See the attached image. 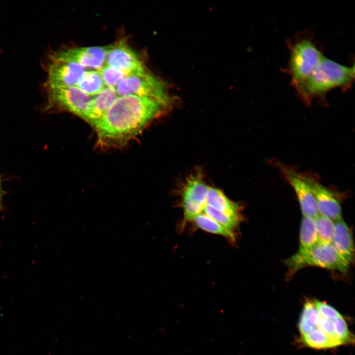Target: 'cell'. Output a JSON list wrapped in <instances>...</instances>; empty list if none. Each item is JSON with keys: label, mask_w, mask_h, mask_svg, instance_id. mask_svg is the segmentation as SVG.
<instances>
[{"label": "cell", "mask_w": 355, "mask_h": 355, "mask_svg": "<svg viewBox=\"0 0 355 355\" xmlns=\"http://www.w3.org/2000/svg\"><path fill=\"white\" fill-rule=\"evenodd\" d=\"M169 106L146 97H119L93 127L98 145L103 148L125 146L161 116Z\"/></svg>", "instance_id": "obj_1"}, {"label": "cell", "mask_w": 355, "mask_h": 355, "mask_svg": "<svg viewBox=\"0 0 355 355\" xmlns=\"http://www.w3.org/2000/svg\"><path fill=\"white\" fill-rule=\"evenodd\" d=\"M354 78V65L345 66L324 56L309 76L292 85L304 101L310 104L333 89L351 86Z\"/></svg>", "instance_id": "obj_2"}, {"label": "cell", "mask_w": 355, "mask_h": 355, "mask_svg": "<svg viewBox=\"0 0 355 355\" xmlns=\"http://www.w3.org/2000/svg\"><path fill=\"white\" fill-rule=\"evenodd\" d=\"M290 277L300 269L307 266H316L346 273L349 267L332 244L318 242L311 247L299 248L285 261Z\"/></svg>", "instance_id": "obj_3"}, {"label": "cell", "mask_w": 355, "mask_h": 355, "mask_svg": "<svg viewBox=\"0 0 355 355\" xmlns=\"http://www.w3.org/2000/svg\"><path fill=\"white\" fill-rule=\"evenodd\" d=\"M114 89L119 97L135 95L153 98L169 105L172 103L166 84L148 71L125 77Z\"/></svg>", "instance_id": "obj_4"}, {"label": "cell", "mask_w": 355, "mask_h": 355, "mask_svg": "<svg viewBox=\"0 0 355 355\" xmlns=\"http://www.w3.org/2000/svg\"><path fill=\"white\" fill-rule=\"evenodd\" d=\"M324 57L311 40L308 38L299 39L292 44L288 64L292 84L309 76Z\"/></svg>", "instance_id": "obj_5"}, {"label": "cell", "mask_w": 355, "mask_h": 355, "mask_svg": "<svg viewBox=\"0 0 355 355\" xmlns=\"http://www.w3.org/2000/svg\"><path fill=\"white\" fill-rule=\"evenodd\" d=\"M48 91L46 109L68 111L84 120L92 96L85 94L76 86L56 88Z\"/></svg>", "instance_id": "obj_6"}, {"label": "cell", "mask_w": 355, "mask_h": 355, "mask_svg": "<svg viewBox=\"0 0 355 355\" xmlns=\"http://www.w3.org/2000/svg\"><path fill=\"white\" fill-rule=\"evenodd\" d=\"M209 185L199 174L190 176L181 191V205L183 222H192L205 206Z\"/></svg>", "instance_id": "obj_7"}, {"label": "cell", "mask_w": 355, "mask_h": 355, "mask_svg": "<svg viewBox=\"0 0 355 355\" xmlns=\"http://www.w3.org/2000/svg\"><path fill=\"white\" fill-rule=\"evenodd\" d=\"M47 90L76 86L86 69L80 65L55 57L51 55L47 65Z\"/></svg>", "instance_id": "obj_8"}, {"label": "cell", "mask_w": 355, "mask_h": 355, "mask_svg": "<svg viewBox=\"0 0 355 355\" xmlns=\"http://www.w3.org/2000/svg\"><path fill=\"white\" fill-rule=\"evenodd\" d=\"M105 65L128 75L143 74L148 71L139 55L123 40L109 45Z\"/></svg>", "instance_id": "obj_9"}, {"label": "cell", "mask_w": 355, "mask_h": 355, "mask_svg": "<svg viewBox=\"0 0 355 355\" xmlns=\"http://www.w3.org/2000/svg\"><path fill=\"white\" fill-rule=\"evenodd\" d=\"M277 166L293 188L303 216L315 218L320 213L315 196L303 175L283 164L278 163Z\"/></svg>", "instance_id": "obj_10"}, {"label": "cell", "mask_w": 355, "mask_h": 355, "mask_svg": "<svg viewBox=\"0 0 355 355\" xmlns=\"http://www.w3.org/2000/svg\"><path fill=\"white\" fill-rule=\"evenodd\" d=\"M108 47L109 45L73 47L56 51L51 55L78 64L85 69L99 71L105 65Z\"/></svg>", "instance_id": "obj_11"}, {"label": "cell", "mask_w": 355, "mask_h": 355, "mask_svg": "<svg viewBox=\"0 0 355 355\" xmlns=\"http://www.w3.org/2000/svg\"><path fill=\"white\" fill-rule=\"evenodd\" d=\"M303 175L315 196L319 213L334 222L342 219L339 194L323 185L315 178Z\"/></svg>", "instance_id": "obj_12"}, {"label": "cell", "mask_w": 355, "mask_h": 355, "mask_svg": "<svg viewBox=\"0 0 355 355\" xmlns=\"http://www.w3.org/2000/svg\"><path fill=\"white\" fill-rule=\"evenodd\" d=\"M118 97L114 88L106 87L92 98L84 120L93 127Z\"/></svg>", "instance_id": "obj_13"}, {"label": "cell", "mask_w": 355, "mask_h": 355, "mask_svg": "<svg viewBox=\"0 0 355 355\" xmlns=\"http://www.w3.org/2000/svg\"><path fill=\"white\" fill-rule=\"evenodd\" d=\"M206 203L215 210L242 221L240 205L231 200L221 190L209 185Z\"/></svg>", "instance_id": "obj_14"}, {"label": "cell", "mask_w": 355, "mask_h": 355, "mask_svg": "<svg viewBox=\"0 0 355 355\" xmlns=\"http://www.w3.org/2000/svg\"><path fill=\"white\" fill-rule=\"evenodd\" d=\"M335 222V231L332 244L349 264L354 259V245L351 230L342 219Z\"/></svg>", "instance_id": "obj_15"}, {"label": "cell", "mask_w": 355, "mask_h": 355, "mask_svg": "<svg viewBox=\"0 0 355 355\" xmlns=\"http://www.w3.org/2000/svg\"><path fill=\"white\" fill-rule=\"evenodd\" d=\"M76 87L90 96L99 94L106 87L99 71L97 70H87Z\"/></svg>", "instance_id": "obj_16"}, {"label": "cell", "mask_w": 355, "mask_h": 355, "mask_svg": "<svg viewBox=\"0 0 355 355\" xmlns=\"http://www.w3.org/2000/svg\"><path fill=\"white\" fill-rule=\"evenodd\" d=\"M320 314L313 301L308 300L304 305L298 324L301 335L307 334L317 328Z\"/></svg>", "instance_id": "obj_17"}, {"label": "cell", "mask_w": 355, "mask_h": 355, "mask_svg": "<svg viewBox=\"0 0 355 355\" xmlns=\"http://www.w3.org/2000/svg\"><path fill=\"white\" fill-rule=\"evenodd\" d=\"M192 222L198 228L206 232L224 237L233 241L235 240V235L203 213L197 215Z\"/></svg>", "instance_id": "obj_18"}, {"label": "cell", "mask_w": 355, "mask_h": 355, "mask_svg": "<svg viewBox=\"0 0 355 355\" xmlns=\"http://www.w3.org/2000/svg\"><path fill=\"white\" fill-rule=\"evenodd\" d=\"M318 242L315 218L303 216L300 228L299 248H308Z\"/></svg>", "instance_id": "obj_19"}, {"label": "cell", "mask_w": 355, "mask_h": 355, "mask_svg": "<svg viewBox=\"0 0 355 355\" xmlns=\"http://www.w3.org/2000/svg\"><path fill=\"white\" fill-rule=\"evenodd\" d=\"M301 340L309 347L315 349H326L335 347L333 341L318 328L301 335Z\"/></svg>", "instance_id": "obj_20"}, {"label": "cell", "mask_w": 355, "mask_h": 355, "mask_svg": "<svg viewBox=\"0 0 355 355\" xmlns=\"http://www.w3.org/2000/svg\"><path fill=\"white\" fill-rule=\"evenodd\" d=\"M318 242L331 244L335 231V222L319 214L315 217Z\"/></svg>", "instance_id": "obj_21"}, {"label": "cell", "mask_w": 355, "mask_h": 355, "mask_svg": "<svg viewBox=\"0 0 355 355\" xmlns=\"http://www.w3.org/2000/svg\"><path fill=\"white\" fill-rule=\"evenodd\" d=\"M99 71L106 87L114 88L120 81L128 76L125 72L106 65Z\"/></svg>", "instance_id": "obj_22"}, {"label": "cell", "mask_w": 355, "mask_h": 355, "mask_svg": "<svg viewBox=\"0 0 355 355\" xmlns=\"http://www.w3.org/2000/svg\"><path fill=\"white\" fill-rule=\"evenodd\" d=\"M317 328L325 333L333 341L336 347L341 345L335 332L334 320L323 318L320 315Z\"/></svg>", "instance_id": "obj_23"}, {"label": "cell", "mask_w": 355, "mask_h": 355, "mask_svg": "<svg viewBox=\"0 0 355 355\" xmlns=\"http://www.w3.org/2000/svg\"><path fill=\"white\" fill-rule=\"evenodd\" d=\"M334 323L336 335L341 345L351 343L353 340L352 335L343 316L334 320Z\"/></svg>", "instance_id": "obj_24"}, {"label": "cell", "mask_w": 355, "mask_h": 355, "mask_svg": "<svg viewBox=\"0 0 355 355\" xmlns=\"http://www.w3.org/2000/svg\"><path fill=\"white\" fill-rule=\"evenodd\" d=\"M313 302L320 315L323 318L334 320L342 316L334 308L324 302L317 300Z\"/></svg>", "instance_id": "obj_25"}, {"label": "cell", "mask_w": 355, "mask_h": 355, "mask_svg": "<svg viewBox=\"0 0 355 355\" xmlns=\"http://www.w3.org/2000/svg\"><path fill=\"white\" fill-rule=\"evenodd\" d=\"M4 191L2 188L1 182L0 178V210L1 208L2 198L4 195Z\"/></svg>", "instance_id": "obj_26"}, {"label": "cell", "mask_w": 355, "mask_h": 355, "mask_svg": "<svg viewBox=\"0 0 355 355\" xmlns=\"http://www.w3.org/2000/svg\"></svg>", "instance_id": "obj_27"}]
</instances>
